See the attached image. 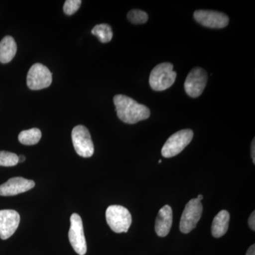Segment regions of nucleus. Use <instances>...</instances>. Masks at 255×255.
Returning <instances> with one entry per match:
<instances>
[{
	"instance_id": "f257e3e1",
	"label": "nucleus",
	"mask_w": 255,
	"mask_h": 255,
	"mask_svg": "<svg viewBox=\"0 0 255 255\" xmlns=\"http://www.w3.org/2000/svg\"><path fill=\"white\" fill-rule=\"evenodd\" d=\"M117 116L120 120L128 124H135L150 117V111L146 106L123 95L114 97Z\"/></svg>"
},
{
	"instance_id": "f03ea898",
	"label": "nucleus",
	"mask_w": 255,
	"mask_h": 255,
	"mask_svg": "<svg viewBox=\"0 0 255 255\" xmlns=\"http://www.w3.org/2000/svg\"><path fill=\"white\" fill-rule=\"evenodd\" d=\"M173 68V65L170 63L156 65L151 72L149 79L151 88L155 91L160 92L172 86L177 78V73L174 71Z\"/></svg>"
},
{
	"instance_id": "7ed1b4c3",
	"label": "nucleus",
	"mask_w": 255,
	"mask_h": 255,
	"mask_svg": "<svg viewBox=\"0 0 255 255\" xmlns=\"http://www.w3.org/2000/svg\"><path fill=\"white\" fill-rule=\"evenodd\" d=\"M106 219L114 232L127 233L132 223L131 214L124 206L112 205L106 211Z\"/></svg>"
},
{
	"instance_id": "20e7f679",
	"label": "nucleus",
	"mask_w": 255,
	"mask_h": 255,
	"mask_svg": "<svg viewBox=\"0 0 255 255\" xmlns=\"http://www.w3.org/2000/svg\"><path fill=\"white\" fill-rule=\"evenodd\" d=\"M193 137L194 132L190 129H184L175 132L164 143L161 150L162 155L165 158L177 155L190 143Z\"/></svg>"
},
{
	"instance_id": "39448f33",
	"label": "nucleus",
	"mask_w": 255,
	"mask_h": 255,
	"mask_svg": "<svg viewBox=\"0 0 255 255\" xmlns=\"http://www.w3.org/2000/svg\"><path fill=\"white\" fill-rule=\"evenodd\" d=\"M202 211L203 206L201 201L197 199L189 201L184 208L179 223L181 232L187 234L194 230L202 216Z\"/></svg>"
},
{
	"instance_id": "423d86ee",
	"label": "nucleus",
	"mask_w": 255,
	"mask_h": 255,
	"mask_svg": "<svg viewBox=\"0 0 255 255\" xmlns=\"http://www.w3.org/2000/svg\"><path fill=\"white\" fill-rule=\"evenodd\" d=\"M72 140L74 148L79 155L90 157L95 152L93 142L88 129L84 126H77L72 131Z\"/></svg>"
},
{
	"instance_id": "0eeeda50",
	"label": "nucleus",
	"mask_w": 255,
	"mask_h": 255,
	"mask_svg": "<svg viewBox=\"0 0 255 255\" xmlns=\"http://www.w3.org/2000/svg\"><path fill=\"white\" fill-rule=\"evenodd\" d=\"M69 241L74 251L79 255L87 253V243L84 233L83 224L81 217L73 214L70 217V228L68 233Z\"/></svg>"
},
{
	"instance_id": "6e6552de",
	"label": "nucleus",
	"mask_w": 255,
	"mask_h": 255,
	"mask_svg": "<svg viewBox=\"0 0 255 255\" xmlns=\"http://www.w3.org/2000/svg\"><path fill=\"white\" fill-rule=\"evenodd\" d=\"M208 81V74L204 69L195 68L191 70L184 82V90L189 97L197 98L203 93Z\"/></svg>"
},
{
	"instance_id": "1a4fd4ad",
	"label": "nucleus",
	"mask_w": 255,
	"mask_h": 255,
	"mask_svg": "<svg viewBox=\"0 0 255 255\" xmlns=\"http://www.w3.org/2000/svg\"><path fill=\"white\" fill-rule=\"evenodd\" d=\"M26 80L30 90H43L51 85L52 73L45 65L36 63L30 68Z\"/></svg>"
},
{
	"instance_id": "9d476101",
	"label": "nucleus",
	"mask_w": 255,
	"mask_h": 255,
	"mask_svg": "<svg viewBox=\"0 0 255 255\" xmlns=\"http://www.w3.org/2000/svg\"><path fill=\"white\" fill-rule=\"evenodd\" d=\"M194 17L202 26L211 28H225L229 23L227 15L211 10H197L194 13Z\"/></svg>"
},
{
	"instance_id": "9b49d317",
	"label": "nucleus",
	"mask_w": 255,
	"mask_h": 255,
	"mask_svg": "<svg viewBox=\"0 0 255 255\" xmlns=\"http://www.w3.org/2000/svg\"><path fill=\"white\" fill-rule=\"evenodd\" d=\"M19 214L14 210L0 211V238L6 240L11 237L18 227Z\"/></svg>"
},
{
	"instance_id": "f8f14e48",
	"label": "nucleus",
	"mask_w": 255,
	"mask_h": 255,
	"mask_svg": "<svg viewBox=\"0 0 255 255\" xmlns=\"http://www.w3.org/2000/svg\"><path fill=\"white\" fill-rule=\"evenodd\" d=\"M35 187V182L22 177H14L0 185V196H15L26 192Z\"/></svg>"
},
{
	"instance_id": "ddd939ff",
	"label": "nucleus",
	"mask_w": 255,
	"mask_h": 255,
	"mask_svg": "<svg viewBox=\"0 0 255 255\" xmlns=\"http://www.w3.org/2000/svg\"><path fill=\"white\" fill-rule=\"evenodd\" d=\"M173 214L172 208L168 205L159 210L155 221V232L159 237H165L172 228Z\"/></svg>"
},
{
	"instance_id": "4468645a",
	"label": "nucleus",
	"mask_w": 255,
	"mask_h": 255,
	"mask_svg": "<svg viewBox=\"0 0 255 255\" xmlns=\"http://www.w3.org/2000/svg\"><path fill=\"white\" fill-rule=\"evenodd\" d=\"M230 214L226 210L216 215L211 226V233L214 238H219L227 233L229 227Z\"/></svg>"
},
{
	"instance_id": "2eb2a0df",
	"label": "nucleus",
	"mask_w": 255,
	"mask_h": 255,
	"mask_svg": "<svg viewBox=\"0 0 255 255\" xmlns=\"http://www.w3.org/2000/svg\"><path fill=\"white\" fill-rule=\"evenodd\" d=\"M17 46L12 37L5 36L0 41V62L1 63H8L14 58L16 55Z\"/></svg>"
},
{
	"instance_id": "dca6fc26",
	"label": "nucleus",
	"mask_w": 255,
	"mask_h": 255,
	"mask_svg": "<svg viewBox=\"0 0 255 255\" xmlns=\"http://www.w3.org/2000/svg\"><path fill=\"white\" fill-rule=\"evenodd\" d=\"M41 131L38 128H31L29 130H23L18 135V140L23 145H36L41 140Z\"/></svg>"
},
{
	"instance_id": "f3484780",
	"label": "nucleus",
	"mask_w": 255,
	"mask_h": 255,
	"mask_svg": "<svg viewBox=\"0 0 255 255\" xmlns=\"http://www.w3.org/2000/svg\"><path fill=\"white\" fill-rule=\"evenodd\" d=\"M92 33L99 38L102 43H107L112 41L113 37V31L110 25L106 23L96 25L93 29L92 30Z\"/></svg>"
},
{
	"instance_id": "a211bd4d",
	"label": "nucleus",
	"mask_w": 255,
	"mask_h": 255,
	"mask_svg": "<svg viewBox=\"0 0 255 255\" xmlns=\"http://www.w3.org/2000/svg\"><path fill=\"white\" fill-rule=\"evenodd\" d=\"M128 19L134 24H142L147 22L148 15L140 9H132L128 13Z\"/></svg>"
},
{
	"instance_id": "6ab92c4d",
	"label": "nucleus",
	"mask_w": 255,
	"mask_h": 255,
	"mask_svg": "<svg viewBox=\"0 0 255 255\" xmlns=\"http://www.w3.org/2000/svg\"><path fill=\"white\" fill-rule=\"evenodd\" d=\"M18 163V155L6 151H0V166L13 167Z\"/></svg>"
},
{
	"instance_id": "aec40b11",
	"label": "nucleus",
	"mask_w": 255,
	"mask_h": 255,
	"mask_svg": "<svg viewBox=\"0 0 255 255\" xmlns=\"http://www.w3.org/2000/svg\"><path fill=\"white\" fill-rule=\"evenodd\" d=\"M82 1L80 0H67L63 6V11L67 15H73L81 6Z\"/></svg>"
},
{
	"instance_id": "412c9836",
	"label": "nucleus",
	"mask_w": 255,
	"mask_h": 255,
	"mask_svg": "<svg viewBox=\"0 0 255 255\" xmlns=\"http://www.w3.org/2000/svg\"><path fill=\"white\" fill-rule=\"evenodd\" d=\"M255 213L253 211L252 213L251 216H250L249 220H248V224H249L250 228L255 231Z\"/></svg>"
},
{
	"instance_id": "4be33fe9",
	"label": "nucleus",
	"mask_w": 255,
	"mask_h": 255,
	"mask_svg": "<svg viewBox=\"0 0 255 255\" xmlns=\"http://www.w3.org/2000/svg\"><path fill=\"white\" fill-rule=\"evenodd\" d=\"M255 139L252 142L251 145V156L252 159H253V163L255 164Z\"/></svg>"
},
{
	"instance_id": "5701e85b",
	"label": "nucleus",
	"mask_w": 255,
	"mask_h": 255,
	"mask_svg": "<svg viewBox=\"0 0 255 255\" xmlns=\"http://www.w3.org/2000/svg\"><path fill=\"white\" fill-rule=\"evenodd\" d=\"M246 255H255V245H253V246L250 247L248 251H247Z\"/></svg>"
},
{
	"instance_id": "b1692460",
	"label": "nucleus",
	"mask_w": 255,
	"mask_h": 255,
	"mask_svg": "<svg viewBox=\"0 0 255 255\" xmlns=\"http://www.w3.org/2000/svg\"><path fill=\"white\" fill-rule=\"evenodd\" d=\"M18 162H24L25 159H26V157H25L24 155H20L18 156Z\"/></svg>"
},
{
	"instance_id": "393cba45",
	"label": "nucleus",
	"mask_w": 255,
	"mask_h": 255,
	"mask_svg": "<svg viewBox=\"0 0 255 255\" xmlns=\"http://www.w3.org/2000/svg\"><path fill=\"white\" fill-rule=\"evenodd\" d=\"M196 199H197L198 200L201 201L203 199H204V196L202 195H199L198 196V197L196 198Z\"/></svg>"
},
{
	"instance_id": "a878e982",
	"label": "nucleus",
	"mask_w": 255,
	"mask_h": 255,
	"mask_svg": "<svg viewBox=\"0 0 255 255\" xmlns=\"http://www.w3.org/2000/svg\"><path fill=\"white\" fill-rule=\"evenodd\" d=\"M161 162H162V160H161V159H159V163H161Z\"/></svg>"
}]
</instances>
